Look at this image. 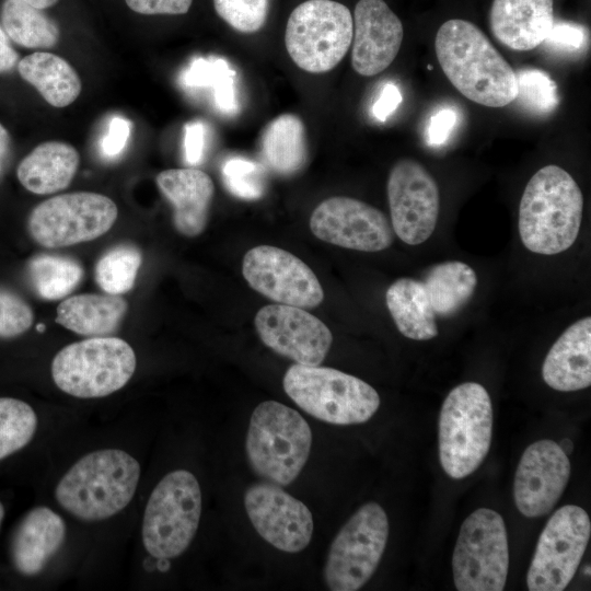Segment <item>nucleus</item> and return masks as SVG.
I'll return each mask as SVG.
<instances>
[{
  "mask_svg": "<svg viewBox=\"0 0 591 591\" xmlns=\"http://www.w3.org/2000/svg\"><path fill=\"white\" fill-rule=\"evenodd\" d=\"M385 301L399 333L414 340H429L439 333L437 316L420 279L399 278L386 290Z\"/></svg>",
  "mask_w": 591,
  "mask_h": 591,
  "instance_id": "nucleus-28",
  "label": "nucleus"
},
{
  "mask_svg": "<svg viewBox=\"0 0 591 591\" xmlns=\"http://www.w3.org/2000/svg\"><path fill=\"white\" fill-rule=\"evenodd\" d=\"M206 128L199 120L189 121L184 127V155L189 165L200 163L205 151Z\"/></svg>",
  "mask_w": 591,
  "mask_h": 591,
  "instance_id": "nucleus-44",
  "label": "nucleus"
},
{
  "mask_svg": "<svg viewBox=\"0 0 591 591\" xmlns=\"http://www.w3.org/2000/svg\"><path fill=\"white\" fill-rule=\"evenodd\" d=\"M310 229L324 242L361 252L383 251L394 241L392 224L381 210L345 196L323 200L311 215Z\"/></svg>",
  "mask_w": 591,
  "mask_h": 591,
  "instance_id": "nucleus-16",
  "label": "nucleus"
},
{
  "mask_svg": "<svg viewBox=\"0 0 591 591\" xmlns=\"http://www.w3.org/2000/svg\"><path fill=\"white\" fill-rule=\"evenodd\" d=\"M439 459L454 479L474 473L486 457L493 436V406L486 389L476 382L455 386L439 416Z\"/></svg>",
  "mask_w": 591,
  "mask_h": 591,
  "instance_id": "nucleus-5",
  "label": "nucleus"
},
{
  "mask_svg": "<svg viewBox=\"0 0 591 591\" xmlns=\"http://www.w3.org/2000/svg\"><path fill=\"white\" fill-rule=\"evenodd\" d=\"M352 22L351 66L363 77L379 74L399 51L403 24L383 0H359Z\"/></svg>",
  "mask_w": 591,
  "mask_h": 591,
  "instance_id": "nucleus-20",
  "label": "nucleus"
},
{
  "mask_svg": "<svg viewBox=\"0 0 591 591\" xmlns=\"http://www.w3.org/2000/svg\"><path fill=\"white\" fill-rule=\"evenodd\" d=\"M44 328H45L44 324H40V325L37 326V329H38L39 332H43Z\"/></svg>",
  "mask_w": 591,
  "mask_h": 591,
  "instance_id": "nucleus-52",
  "label": "nucleus"
},
{
  "mask_svg": "<svg viewBox=\"0 0 591 591\" xmlns=\"http://www.w3.org/2000/svg\"><path fill=\"white\" fill-rule=\"evenodd\" d=\"M24 1L42 10L50 8L58 2V0H24Z\"/></svg>",
  "mask_w": 591,
  "mask_h": 591,
  "instance_id": "nucleus-48",
  "label": "nucleus"
},
{
  "mask_svg": "<svg viewBox=\"0 0 591 591\" xmlns=\"http://www.w3.org/2000/svg\"><path fill=\"white\" fill-rule=\"evenodd\" d=\"M181 82L187 88H210L218 111L224 115L239 112L236 73L223 58H195L183 71Z\"/></svg>",
  "mask_w": 591,
  "mask_h": 591,
  "instance_id": "nucleus-32",
  "label": "nucleus"
},
{
  "mask_svg": "<svg viewBox=\"0 0 591 591\" xmlns=\"http://www.w3.org/2000/svg\"><path fill=\"white\" fill-rule=\"evenodd\" d=\"M10 152V136L7 129L0 124V174Z\"/></svg>",
  "mask_w": 591,
  "mask_h": 591,
  "instance_id": "nucleus-47",
  "label": "nucleus"
},
{
  "mask_svg": "<svg viewBox=\"0 0 591 591\" xmlns=\"http://www.w3.org/2000/svg\"><path fill=\"white\" fill-rule=\"evenodd\" d=\"M583 195L573 177L558 165L540 169L528 182L519 206L518 228L531 252L555 255L577 240Z\"/></svg>",
  "mask_w": 591,
  "mask_h": 591,
  "instance_id": "nucleus-2",
  "label": "nucleus"
},
{
  "mask_svg": "<svg viewBox=\"0 0 591 591\" xmlns=\"http://www.w3.org/2000/svg\"><path fill=\"white\" fill-rule=\"evenodd\" d=\"M66 537L62 518L47 507L28 511L15 530L11 556L16 570L24 576L39 573L57 553Z\"/></svg>",
  "mask_w": 591,
  "mask_h": 591,
  "instance_id": "nucleus-24",
  "label": "nucleus"
},
{
  "mask_svg": "<svg viewBox=\"0 0 591 591\" xmlns=\"http://www.w3.org/2000/svg\"><path fill=\"white\" fill-rule=\"evenodd\" d=\"M559 447L567 455L570 454L573 450V443L569 439H563L559 443Z\"/></svg>",
  "mask_w": 591,
  "mask_h": 591,
  "instance_id": "nucleus-49",
  "label": "nucleus"
},
{
  "mask_svg": "<svg viewBox=\"0 0 591 591\" xmlns=\"http://www.w3.org/2000/svg\"><path fill=\"white\" fill-rule=\"evenodd\" d=\"M509 547L506 524L495 510L479 508L462 523L452 556L459 591H501L507 581Z\"/></svg>",
  "mask_w": 591,
  "mask_h": 591,
  "instance_id": "nucleus-10",
  "label": "nucleus"
},
{
  "mask_svg": "<svg viewBox=\"0 0 591 591\" xmlns=\"http://www.w3.org/2000/svg\"><path fill=\"white\" fill-rule=\"evenodd\" d=\"M130 10L144 15H179L188 12L193 0H125Z\"/></svg>",
  "mask_w": 591,
  "mask_h": 591,
  "instance_id": "nucleus-41",
  "label": "nucleus"
},
{
  "mask_svg": "<svg viewBox=\"0 0 591 591\" xmlns=\"http://www.w3.org/2000/svg\"><path fill=\"white\" fill-rule=\"evenodd\" d=\"M11 39L0 25V73L10 71L18 62L19 55L11 45Z\"/></svg>",
  "mask_w": 591,
  "mask_h": 591,
  "instance_id": "nucleus-46",
  "label": "nucleus"
},
{
  "mask_svg": "<svg viewBox=\"0 0 591 591\" xmlns=\"http://www.w3.org/2000/svg\"><path fill=\"white\" fill-rule=\"evenodd\" d=\"M117 216L116 204L105 195L68 193L38 204L30 213L27 228L39 245L57 248L103 235L113 227Z\"/></svg>",
  "mask_w": 591,
  "mask_h": 591,
  "instance_id": "nucleus-12",
  "label": "nucleus"
},
{
  "mask_svg": "<svg viewBox=\"0 0 591 591\" xmlns=\"http://www.w3.org/2000/svg\"><path fill=\"white\" fill-rule=\"evenodd\" d=\"M136 355L121 338L91 337L63 347L51 362L55 384L79 398L107 396L131 379Z\"/></svg>",
  "mask_w": 591,
  "mask_h": 591,
  "instance_id": "nucleus-7",
  "label": "nucleus"
},
{
  "mask_svg": "<svg viewBox=\"0 0 591 591\" xmlns=\"http://www.w3.org/2000/svg\"><path fill=\"white\" fill-rule=\"evenodd\" d=\"M217 14L233 30L251 34L266 23L269 0H213Z\"/></svg>",
  "mask_w": 591,
  "mask_h": 591,
  "instance_id": "nucleus-38",
  "label": "nucleus"
},
{
  "mask_svg": "<svg viewBox=\"0 0 591 591\" xmlns=\"http://www.w3.org/2000/svg\"><path fill=\"white\" fill-rule=\"evenodd\" d=\"M4 517V508L3 505L0 502V525Z\"/></svg>",
  "mask_w": 591,
  "mask_h": 591,
  "instance_id": "nucleus-51",
  "label": "nucleus"
},
{
  "mask_svg": "<svg viewBox=\"0 0 591 591\" xmlns=\"http://www.w3.org/2000/svg\"><path fill=\"white\" fill-rule=\"evenodd\" d=\"M260 157L264 164L278 175L289 176L299 172L308 157L301 118L293 114L274 118L263 130Z\"/></svg>",
  "mask_w": 591,
  "mask_h": 591,
  "instance_id": "nucleus-29",
  "label": "nucleus"
},
{
  "mask_svg": "<svg viewBox=\"0 0 591 591\" xmlns=\"http://www.w3.org/2000/svg\"><path fill=\"white\" fill-rule=\"evenodd\" d=\"M389 537V519L376 502L361 506L333 540L324 581L333 591H355L372 577Z\"/></svg>",
  "mask_w": 591,
  "mask_h": 591,
  "instance_id": "nucleus-11",
  "label": "nucleus"
},
{
  "mask_svg": "<svg viewBox=\"0 0 591 591\" xmlns=\"http://www.w3.org/2000/svg\"><path fill=\"white\" fill-rule=\"evenodd\" d=\"M127 309L126 300L117 294H78L58 305L56 321L79 335L107 336L117 329Z\"/></svg>",
  "mask_w": 591,
  "mask_h": 591,
  "instance_id": "nucleus-26",
  "label": "nucleus"
},
{
  "mask_svg": "<svg viewBox=\"0 0 591 591\" xmlns=\"http://www.w3.org/2000/svg\"><path fill=\"white\" fill-rule=\"evenodd\" d=\"M437 317H451L471 300L477 286L474 269L459 260L429 267L421 279Z\"/></svg>",
  "mask_w": 591,
  "mask_h": 591,
  "instance_id": "nucleus-30",
  "label": "nucleus"
},
{
  "mask_svg": "<svg viewBox=\"0 0 591 591\" xmlns=\"http://www.w3.org/2000/svg\"><path fill=\"white\" fill-rule=\"evenodd\" d=\"M584 573L590 575V567H588V568L584 569Z\"/></svg>",
  "mask_w": 591,
  "mask_h": 591,
  "instance_id": "nucleus-53",
  "label": "nucleus"
},
{
  "mask_svg": "<svg viewBox=\"0 0 591 591\" xmlns=\"http://www.w3.org/2000/svg\"><path fill=\"white\" fill-rule=\"evenodd\" d=\"M80 163L74 147L46 141L35 147L19 164L18 178L31 193L47 195L69 186Z\"/></svg>",
  "mask_w": 591,
  "mask_h": 591,
  "instance_id": "nucleus-25",
  "label": "nucleus"
},
{
  "mask_svg": "<svg viewBox=\"0 0 591 591\" xmlns=\"http://www.w3.org/2000/svg\"><path fill=\"white\" fill-rule=\"evenodd\" d=\"M587 42L588 32L583 25L575 22L554 21L542 44L557 53L572 54L582 49Z\"/></svg>",
  "mask_w": 591,
  "mask_h": 591,
  "instance_id": "nucleus-40",
  "label": "nucleus"
},
{
  "mask_svg": "<svg viewBox=\"0 0 591 591\" xmlns=\"http://www.w3.org/2000/svg\"><path fill=\"white\" fill-rule=\"evenodd\" d=\"M554 21V0H494L489 12L495 38L518 51L542 45Z\"/></svg>",
  "mask_w": 591,
  "mask_h": 591,
  "instance_id": "nucleus-22",
  "label": "nucleus"
},
{
  "mask_svg": "<svg viewBox=\"0 0 591 591\" xmlns=\"http://www.w3.org/2000/svg\"><path fill=\"white\" fill-rule=\"evenodd\" d=\"M434 48L445 77L468 100L487 107L515 101V71L472 22L445 21L437 32Z\"/></svg>",
  "mask_w": 591,
  "mask_h": 591,
  "instance_id": "nucleus-1",
  "label": "nucleus"
},
{
  "mask_svg": "<svg viewBox=\"0 0 591 591\" xmlns=\"http://www.w3.org/2000/svg\"><path fill=\"white\" fill-rule=\"evenodd\" d=\"M386 192L394 234L408 245L427 241L440 210L439 188L432 175L415 160H399L390 172Z\"/></svg>",
  "mask_w": 591,
  "mask_h": 591,
  "instance_id": "nucleus-14",
  "label": "nucleus"
},
{
  "mask_svg": "<svg viewBox=\"0 0 591 591\" xmlns=\"http://www.w3.org/2000/svg\"><path fill=\"white\" fill-rule=\"evenodd\" d=\"M518 93L515 100L526 109L545 115L559 104L557 85L551 76L536 68L515 71Z\"/></svg>",
  "mask_w": 591,
  "mask_h": 591,
  "instance_id": "nucleus-36",
  "label": "nucleus"
},
{
  "mask_svg": "<svg viewBox=\"0 0 591 591\" xmlns=\"http://www.w3.org/2000/svg\"><path fill=\"white\" fill-rule=\"evenodd\" d=\"M1 26L11 40L26 48H50L59 40V27L53 19L24 0H4Z\"/></svg>",
  "mask_w": 591,
  "mask_h": 591,
  "instance_id": "nucleus-31",
  "label": "nucleus"
},
{
  "mask_svg": "<svg viewBox=\"0 0 591 591\" xmlns=\"http://www.w3.org/2000/svg\"><path fill=\"white\" fill-rule=\"evenodd\" d=\"M402 94L398 86L392 82L386 83L372 105L373 116L385 121L398 107Z\"/></svg>",
  "mask_w": 591,
  "mask_h": 591,
  "instance_id": "nucleus-45",
  "label": "nucleus"
},
{
  "mask_svg": "<svg viewBox=\"0 0 591 591\" xmlns=\"http://www.w3.org/2000/svg\"><path fill=\"white\" fill-rule=\"evenodd\" d=\"M130 121L124 117L115 116L111 119L107 132L101 141L103 155L108 159L121 153L130 135Z\"/></svg>",
  "mask_w": 591,
  "mask_h": 591,
  "instance_id": "nucleus-42",
  "label": "nucleus"
},
{
  "mask_svg": "<svg viewBox=\"0 0 591 591\" xmlns=\"http://www.w3.org/2000/svg\"><path fill=\"white\" fill-rule=\"evenodd\" d=\"M457 121L456 112L453 108H441L431 116L427 128V141L431 146H440L450 137Z\"/></svg>",
  "mask_w": 591,
  "mask_h": 591,
  "instance_id": "nucleus-43",
  "label": "nucleus"
},
{
  "mask_svg": "<svg viewBox=\"0 0 591 591\" xmlns=\"http://www.w3.org/2000/svg\"><path fill=\"white\" fill-rule=\"evenodd\" d=\"M37 428V416L25 402L0 397V461L23 449Z\"/></svg>",
  "mask_w": 591,
  "mask_h": 591,
  "instance_id": "nucleus-35",
  "label": "nucleus"
},
{
  "mask_svg": "<svg viewBox=\"0 0 591 591\" xmlns=\"http://www.w3.org/2000/svg\"><path fill=\"white\" fill-rule=\"evenodd\" d=\"M22 79L32 84L54 107H66L81 93L82 82L72 66L58 55L35 51L18 66Z\"/></svg>",
  "mask_w": 591,
  "mask_h": 591,
  "instance_id": "nucleus-27",
  "label": "nucleus"
},
{
  "mask_svg": "<svg viewBox=\"0 0 591 591\" xmlns=\"http://www.w3.org/2000/svg\"><path fill=\"white\" fill-rule=\"evenodd\" d=\"M140 464L118 449L91 452L77 461L55 489L57 502L71 515L88 522L108 519L134 498Z\"/></svg>",
  "mask_w": 591,
  "mask_h": 591,
  "instance_id": "nucleus-3",
  "label": "nucleus"
},
{
  "mask_svg": "<svg viewBox=\"0 0 591 591\" xmlns=\"http://www.w3.org/2000/svg\"><path fill=\"white\" fill-rule=\"evenodd\" d=\"M157 566H158V569L162 571L167 570L170 567L169 559H158Z\"/></svg>",
  "mask_w": 591,
  "mask_h": 591,
  "instance_id": "nucleus-50",
  "label": "nucleus"
},
{
  "mask_svg": "<svg viewBox=\"0 0 591 591\" xmlns=\"http://www.w3.org/2000/svg\"><path fill=\"white\" fill-rule=\"evenodd\" d=\"M244 506L256 532L270 545L287 553H299L311 542L313 517L299 499L273 483L248 487Z\"/></svg>",
  "mask_w": 591,
  "mask_h": 591,
  "instance_id": "nucleus-17",
  "label": "nucleus"
},
{
  "mask_svg": "<svg viewBox=\"0 0 591 591\" xmlns=\"http://www.w3.org/2000/svg\"><path fill=\"white\" fill-rule=\"evenodd\" d=\"M157 185L173 207L175 229L194 237L206 228L215 194L211 177L197 169H171L157 175Z\"/></svg>",
  "mask_w": 591,
  "mask_h": 591,
  "instance_id": "nucleus-21",
  "label": "nucleus"
},
{
  "mask_svg": "<svg viewBox=\"0 0 591 591\" xmlns=\"http://www.w3.org/2000/svg\"><path fill=\"white\" fill-rule=\"evenodd\" d=\"M544 382L560 392L591 384V317L571 324L554 343L542 366Z\"/></svg>",
  "mask_w": 591,
  "mask_h": 591,
  "instance_id": "nucleus-23",
  "label": "nucleus"
},
{
  "mask_svg": "<svg viewBox=\"0 0 591 591\" xmlns=\"http://www.w3.org/2000/svg\"><path fill=\"white\" fill-rule=\"evenodd\" d=\"M312 431L293 408L276 401L256 406L248 425L245 451L252 470L278 486L291 484L304 467Z\"/></svg>",
  "mask_w": 591,
  "mask_h": 591,
  "instance_id": "nucleus-4",
  "label": "nucleus"
},
{
  "mask_svg": "<svg viewBox=\"0 0 591 591\" xmlns=\"http://www.w3.org/2000/svg\"><path fill=\"white\" fill-rule=\"evenodd\" d=\"M242 274L252 289L264 297L302 309H313L324 299L313 270L296 255L270 245L251 248L243 258Z\"/></svg>",
  "mask_w": 591,
  "mask_h": 591,
  "instance_id": "nucleus-15",
  "label": "nucleus"
},
{
  "mask_svg": "<svg viewBox=\"0 0 591 591\" xmlns=\"http://www.w3.org/2000/svg\"><path fill=\"white\" fill-rule=\"evenodd\" d=\"M227 189L244 200H256L265 192V172L260 164L243 157H232L222 165Z\"/></svg>",
  "mask_w": 591,
  "mask_h": 591,
  "instance_id": "nucleus-37",
  "label": "nucleus"
},
{
  "mask_svg": "<svg viewBox=\"0 0 591 591\" xmlns=\"http://www.w3.org/2000/svg\"><path fill=\"white\" fill-rule=\"evenodd\" d=\"M33 320L28 303L14 291L0 287V337L12 338L25 333Z\"/></svg>",
  "mask_w": 591,
  "mask_h": 591,
  "instance_id": "nucleus-39",
  "label": "nucleus"
},
{
  "mask_svg": "<svg viewBox=\"0 0 591 591\" xmlns=\"http://www.w3.org/2000/svg\"><path fill=\"white\" fill-rule=\"evenodd\" d=\"M201 491L188 471L166 474L152 490L142 521V543L155 559L183 554L192 543L200 521Z\"/></svg>",
  "mask_w": 591,
  "mask_h": 591,
  "instance_id": "nucleus-8",
  "label": "nucleus"
},
{
  "mask_svg": "<svg viewBox=\"0 0 591 591\" xmlns=\"http://www.w3.org/2000/svg\"><path fill=\"white\" fill-rule=\"evenodd\" d=\"M569 477V459L557 442L543 439L530 444L514 475L517 509L528 518L547 514L561 497Z\"/></svg>",
  "mask_w": 591,
  "mask_h": 591,
  "instance_id": "nucleus-19",
  "label": "nucleus"
},
{
  "mask_svg": "<svg viewBox=\"0 0 591 591\" xmlns=\"http://www.w3.org/2000/svg\"><path fill=\"white\" fill-rule=\"evenodd\" d=\"M591 535V521L579 506L566 505L547 521L526 575L531 591H561L573 578Z\"/></svg>",
  "mask_w": 591,
  "mask_h": 591,
  "instance_id": "nucleus-13",
  "label": "nucleus"
},
{
  "mask_svg": "<svg viewBox=\"0 0 591 591\" xmlns=\"http://www.w3.org/2000/svg\"><path fill=\"white\" fill-rule=\"evenodd\" d=\"M83 276L81 265L62 255L40 254L27 265V277L35 292L43 299L57 300L70 294Z\"/></svg>",
  "mask_w": 591,
  "mask_h": 591,
  "instance_id": "nucleus-33",
  "label": "nucleus"
},
{
  "mask_svg": "<svg viewBox=\"0 0 591 591\" xmlns=\"http://www.w3.org/2000/svg\"><path fill=\"white\" fill-rule=\"evenodd\" d=\"M140 264L141 254L137 247L116 245L96 263L95 280L105 293L120 296L134 287Z\"/></svg>",
  "mask_w": 591,
  "mask_h": 591,
  "instance_id": "nucleus-34",
  "label": "nucleus"
},
{
  "mask_svg": "<svg viewBox=\"0 0 591 591\" xmlns=\"http://www.w3.org/2000/svg\"><path fill=\"white\" fill-rule=\"evenodd\" d=\"M352 33V15L346 5L333 0H308L291 12L285 45L300 69L323 73L343 60Z\"/></svg>",
  "mask_w": 591,
  "mask_h": 591,
  "instance_id": "nucleus-9",
  "label": "nucleus"
},
{
  "mask_svg": "<svg viewBox=\"0 0 591 591\" xmlns=\"http://www.w3.org/2000/svg\"><path fill=\"white\" fill-rule=\"evenodd\" d=\"M282 384L302 410L333 425L366 422L380 406V396L370 384L333 368L296 363Z\"/></svg>",
  "mask_w": 591,
  "mask_h": 591,
  "instance_id": "nucleus-6",
  "label": "nucleus"
},
{
  "mask_svg": "<svg viewBox=\"0 0 591 591\" xmlns=\"http://www.w3.org/2000/svg\"><path fill=\"white\" fill-rule=\"evenodd\" d=\"M254 323L268 348L299 364L322 363L333 341L324 322L293 305H266L256 313Z\"/></svg>",
  "mask_w": 591,
  "mask_h": 591,
  "instance_id": "nucleus-18",
  "label": "nucleus"
}]
</instances>
